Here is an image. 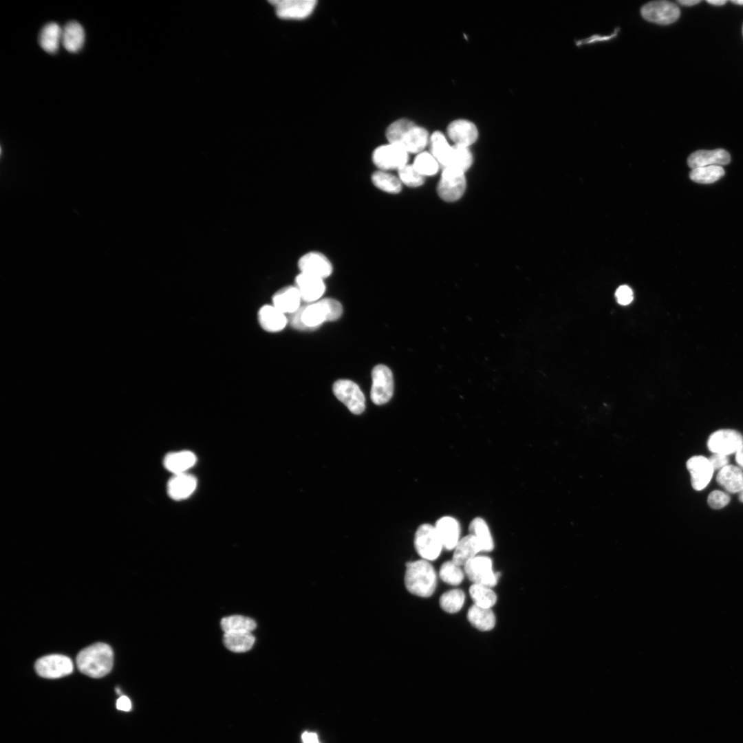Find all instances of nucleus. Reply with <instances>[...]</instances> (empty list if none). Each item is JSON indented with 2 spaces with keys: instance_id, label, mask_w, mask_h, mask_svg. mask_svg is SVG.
<instances>
[{
  "instance_id": "72a5a7b5",
  "label": "nucleus",
  "mask_w": 743,
  "mask_h": 743,
  "mask_svg": "<svg viewBox=\"0 0 743 743\" xmlns=\"http://www.w3.org/2000/svg\"><path fill=\"white\" fill-rule=\"evenodd\" d=\"M473 155L469 147L454 144L452 146L446 166L458 171L465 172L473 163Z\"/></svg>"
},
{
  "instance_id": "c756f323",
  "label": "nucleus",
  "mask_w": 743,
  "mask_h": 743,
  "mask_svg": "<svg viewBox=\"0 0 743 743\" xmlns=\"http://www.w3.org/2000/svg\"><path fill=\"white\" fill-rule=\"evenodd\" d=\"M223 641L225 647L230 651L241 653L252 647L255 638L252 632H226L224 634Z\"/></svg>"
},
{
  "instance_id": "f8f14e48",
  "label": "nucleus",
  "mask_w": 743,
  "mask_h": 743,
  "mask_svg": "<svg viewBox=\"0 0 743 743\" xmlns=\"http://www.w3.org/2000/svg\"><path fill=\"white\" fill-rule=\"evenodd\" d=\"M642 17L647 21L660 25H669L680 17V11L674 3L665 0L650 1L640 10Z\"/></svg>"
},
{
  "instance_id": "ddd939ff",
  "label": "nucleus",
  "mask_w": 743,
  "mask_h": 743,
  "mask_svg": "<svg viewBox=\"0 0 743 743\" xmlns=\"http://www.w3.org/2000/svg\"><path fill=\"white\" fill-rule=\"evenodd\" d=\"M743 444L742 435L733 429H720L710 435L707 447L713 453L728 455L735 453Z\"/></svg>"
},
{
  "instance_id": "f704fd0d",
  "label": "nucleus",
  "mask_w": 743,
  "mask_h": 743,
  "mask_svg": "<svg viewBox=\"0 0 743 743\" xmlns=\"http://www.w3.org/2000/svg\"><path fill=\"white\" fill-rule=\"evenodd\" d=\"M221 627L224 633L238 632H252L256 628V623L254 620L247 616L233 615L223 618L221 621Z\"/></svg>"
},
{
  "instance_id": "2f4dec72",
  "label": "nucleus",
  "mask_w": 743,
  "mask_h": 743,
  "mask_svg": "<svg viewBox=\"0 0 743 743\" xmlns=\"http://www.w3.org/2000/svg\"><path fill=\"white\" fill-rule=\"evenodd\" d=\"M371 181L378 189L389 194L399 193L402 189V184L398 175L389 171L377 170L371 175Z\"/></svg>"
},
{
  "instance_id": "f257e3e1",
  "label": "nucleus",
  "mask_w": 743,
  "mask_h": 743,
  "mask_svg": "<svg viewBox=\"0 0 743 743\" xmlns=\"http://www.w3.org/2000/svg\"><path fill=\"white\" fill-rule=\"evenodd\" d=\"M342 313L343 307L339 301L332 298H323L301 305L297 311L288 315V319L295 330H314L324 322L338 319Z\"/></svg>"
},
{
  "instance_id": "79ce46f5",
  "label": "nucleus",
  "mask_w": 743,
  "mask_h": 743,
  "mask_svg": "<svg viewBox=\"0 0 743 743\" xmlns=\"http://www.w3.org/2000/svg\"><path fill=\"white\" fill-rule=\"evenodd\" d=\"M730 501L729 495L722 491H713L708 496L709 506L713 509H720L726 506Z\"/></svg>"
},
{
  "instance_id": "4be33fe9",
  "label": "nucleus",
  "mask_w": 743,
  "mask_h": 743,
  "mask_svg": "<svg viewBox=\"0 0 743 743\" xmlns=\"http://www.w3.org/2000/svg\"><path fill=\"white\" fill-rule=\"evenodd\" d=\"M443 548L447 550H454L460 541V526L458 521L451 516L440 517L434 526Z\"/></svg>"
},
{
  "instance_id": "a18cd8bd",
  "label": "nucleus",
  "mask_w": 743,
  "mask_h": 743,
  "mask_svg": "<svg viewBox=\"0 0 743 743\" xmlns=\"http://www.w3.org/2000/svg\"><path fill=\"white\" fill-rule=\"evenodd\" d=\"M132 705L131 700L126 696H121L116 701V708L123 711H129Z\"/></svg>"
},
{
  "instance_id": "1a4fd4ad",
  "label": "nucleus",
  "mask_w": 743,
  "mask_h": 743,
  "mask_svg": "<svg viewBox=\"0 0 743 743\" xmlns=\"http://www.w3.org/2000/svg\"><path fill=\"white\" fill-rule=\"evenodd\" d=\"M334 396L354 414H360L365 408V398L361 389L354 382L341 379L332 387Z\"/></svg>"
},
{
  "instance_id": "473e14b6",
  "label": "nucleus",
  "mask_w": 743,
  "mask_h": 743,
  "mask_svg": "<svg viewBox=\"0 0 743 743\" xmlns=\"http://www.w3.org/2000/svg\"><path fill=\"white\" fill-rule=\"evenodd\" d=\"M430 153L441 166L444 168L450 156L451 146L444 135L440 131H434L429 138Z\"/></svg>"
},
{
  "instance_id": "2eb2a0df",
  "label": "nucleus",
  "mask_w": 743,
  "mask_h": 743,
  "mask_svg": "<svg viewBox=\"0 0 743 743\" xmlns=\"http://www.w3.org/2000/svg\"><path fill=\"white\" fill-rule=\"evenodd\" d=\"M300 272H303L325 279L333 272V266L323 253L312 250L303 254L298 260Z\"/></svg>"
},
{
  "instance_id": "20e7f679",
  "label": "nucleus",
  "mask_w": 743,
  "mask_h": 743,
  "mask_svg": "<svg viewBox=\"0 0 743 743\" xmlns=\"http://www.w3.org/2000/svg\"><path fill=\"white\" fill-rule=\"evenodd\" d=\"M404 581L407 590L411 594L429 597L435 590L437 576L429 561L422 559L406 563Z\"/></svg>"
},
{
  "instance_id": "5fc2aeb1",
  "label": "nucleus",
  "mask_w": 743,
  "mask_h": 743,
  "mask_svg": "<svg viewBox=\"0 0 743 743\" xmlns=\"http://www.w3.org/2000/svg\"><path fill=\"white\" fill-rule=\"evenodd\" d=\"M742 33H743V26H742Z\"/></svg>"
},
{
  "instance_id": "37998d69",
  "label": "nucleus",
  "mask_w": 743,
  "mask_h": 743,
  "mask_svg": "<svg viewBox=\"0 0 743 743\" xmlns=\"http://www.w3.org/2000/svg\"><path fill=\"white\" fill-rule=\"evenodd\" d=\"M615 297L619 304L626 305L632 301L633 292L629 286L623 285L617 288Z\"/></svg>"
},
{
  "instance_id": "39448f33",
  "label": "nucleus",
  "mask_w": 743,
  "mask_h": 743,
  "mask_svg": "<svg viewBox=\"0 0 743 743\" xmlns=\"http://www.w3.org/2000/svg\"><path fill=\"white\" fill-rule=\"evenodd\" d=\"M409 153L398 144L387 143L376 147L372 155V160L378 170L390 171L398 170L407 164Z\"/></svg>"
},
{
  "instance_id": "7ed1b4c3",
  "label": "nucleus",
  "mask_w": 743,
  "mask_h": 743,
  "mask_svg": "<svg viewBox=\"0 0 743 743\" xmlns=\"http://www.w3.org/2000/svg\"><path fill=\"white\" fill-rule=\"evenodd\" d=\"M78 670L91 678H98L110 672L114 664V653L106 643H96L83 649L76 659Z\"/></svg>"
},
{
  "instance_id": "c03bdc74",
  "label": "nucleus",
  "mask_w": 743,
  "mask_h": 743,
  "mask_svg": "<svg viewBox=\"0 0 743 743\" xmlns=\"http://www.w3.org/2000/svg\"><path fill=\"white\" fill-rule=\"evenodd\" d=\"M708 459H709V460L713 470H719L720 471L722 469H723L724 466L728 465V462H729V458H728V457L726 455L719 454V453H713Z\"/></svg>"
},
{
  "instance_id": "5701e85b",
  "label": "nucleus",
  "mask_w": 743,
  "mask_h": 743,
  "mask_svg": "<svg viewBox=\"0 0 743 743\" xmlns=\"http://www.w3.org/2000/svg\"><path fill=\"white\" fill-rule=\"evenodd\" d=\"M301 301L300 293L295 286L281 288L272 298V305L287 316L300 308Z\"/></svg>"
},
{
  "instance_id": "58836bf2",
  "label": "nucleus",
  "mask_w": 743,
  "mask_h": 743,
  "mask_svg": "<svg viewBox=\"0 0 743 743\" xmlns=\"http://www.w3.org/2000/svg\"><path fill=\"white\" fill-rule=\"evenodd\" d=\"M439 163L430 152L422 151L417 154L412 165L422 176L435 175L439 169Z\"/></svg>"
},
{
  "instance_id": "bb28decb",
  "label": "nucleus",
  "mask_w": 743,
  "mask_h": 743,
  "mask_svg": "<svg viewBox=\"0 0 743 743\" xmlns=\"http://www.w3.org/2000/svg\"><path fill=\"white\" fill-rule=\"evenodd\" d=\"M716 481L726 491L740 493L743 488L742 470L738 466L728 464L719 471Z\"/></svg>"
},
{
  "instance_id": "603ef678",
  "label": "nucleus",
  "mask_w": 743,
  "mask_h": 743,
  "mask_svg": "<svg viewBox=\"0 0 743 743\" xmlns=\"http://www.w3.org/2000/svg\"><path fill=\"white\" fill-rule=\"evenodd\" d=\"M739 499L740 502H743V488L739 493Z\"/></svg>"
},
{
  "instance_id": "ea45409f",
  "label": "nucleus",
  "mask_w": 743,
  "mask_h": 743,
  "mask_svg": "<svg viewBox=\"0 0 743 743\" xmlns=\"http://www.w3.org/2000/svg\"><path fill=\"white\" fill-rule=\"evenodd\" d=\"M439 575L444 582L452 585L460 584L464 577L461 568L452 560L445 561L442 564Z\"/></svg>"
},
{
  "instance_id": "9b49d317",
  "label": "nucleus",
  "mask_w": 743,
  "mask_h": 743,
  "mask_svg": "<svg viewBox=\"0 0 743 743\" xmlns=\"http://www.w3.org/2000/svg\"><path fill=\"white\" fill-rule=\"evenodd\" d=\"M34 667L40 676L54 679L72 674L74 665L72 660L65 655L50 654L39 658Z\"/></svg>"
},
{
  "instance_id": "7c9ffc66",
  "label": "nucleus",
  "mask_w": 743,
  "mask_h": 743,
  "mask_svg": "<svg viewBox=\"0 0 743 743\" xmlns=\"http://www.w3.org/2000/svg\"><path fill=\"white\" fill-rule=\"evenodd\" d=\"M469 532L479 543L482 551L490 552L493 550V539L484 519L479 517L474 518L469 524Z\"/></svg>"
},
{
  "instance_id": "3c124183",
  "label": "nucleus",
  "mask_w": 743,
  "mask_h": 743,
  "mask_svg": "<svg viewBox=\"0 0 743 743\" xmlns=\"http://www.w3.org/2000/svg\"><path fill=\"white\" fill-rule=\"evenodd\" d=\"M731 3H735V4H737V5H740V6H743V0H733V1H731Z\"/></svg>"
},
{
  "instance_id": "c9c22d12",
  "label": "nucleus",
  "mask_w": 743,
  "mask_h": 743,
  "mask_svg": "<svg viewBox=\"0 0 743 743\" xmlns=\"http://www.w3.org/2000/svg\"><path fill=\"white\" fill-rule=\"evenodd\" d=\"M469 594L474 605L491 608L497 601V595L491 588L473 583L469 588Z\"/></svg>"
},
{
  "instance_id": "c85d7f7f",
  "label": "nucleus",
  "mask_w": 743,
  "mask_h": 743,
  "mask_svg": "<svg viewBox=\"0 0 743 743\" xmlns=\"http://www.w3.org/2000/svg\"><path fill=\"white\" fill-rule=\"evenodd\" d=\"M467 618L474 627L482 632L490 631L495 625V616L491 608L473 605L468 610Z\"/></svg>"
},
{
  "instance_id": "0eeeda50",
  "label": "nucleus",
  "mask_w": 743,
  "mask_h": 743,
  "mask_svg": "<svg viewBox=\"0 0 743 743\" xmlns=\"http://www.w3.org/2000/svg\"><path fill=\"white\" fill-rule=\"evenodd\" d=\"M466 182L464 173L449 167L443 168L437 187L440 197L446 202H455L464 194Z\"/></svg>"
},
{
  "instance_id": "a211bd4d",
  "label": "nucleus",
  "mask_w": 743,
  "mask_h": 743,
  "mask_svg": "<svg viewBox=\"0 0 743 743\" xmlns=\"http://www.w3.org/2000/svg\"><path fill=\"white\" fill-rule=\"evenodd\" d=\"M448 136L455 144L469 147L478 138V130L476 125L466 119H457L448 125Z\"/></svg>"
},
{
  "instance_id": "f03ea898",
  "label": "nucleus",
  "mask_w": 743,
  "mask_h": 743,
  "mask_svg": "<svg viewBox=\"0 0 743 743\" xmlns=\"http://www.w3.org/2000/svg\"><path fill=\"white\" fill-rule=\"evenodd\" d=\"M386 137L389 143L400 145L409 153H419L429 142L428 131L407 118L395 120L387 127Z\"/></svg>"
},
{
  "instance_id": "423d86ee",
  "label": "nucleus",
  "mask_w": 743,
  "mask_h": 743,
  "mask_svg": "<svg viewBox=\"0 0 743 743\" xmlns=\"http://www.w3.org/2000/svg\"><path fill=\"white\" fill-rule=\"evenodd\" d=\"M414 546L421 558L429 561L436 559L444 548L435 526L429 524H421L417 528Z\"/></svg>"
},
{
  "instance_id": "e433bc0d",
  "label": "nucleus",
  "mask_w": 743,
  "mask_h": 743,
  "mask_svg": "<svg viewBox=\"0 0 743 743\" xmlns=\"http://www.w3.org/2000/svg\"><path fill=\"white\" fill-rule=\"evenodd\" d=\"M724 175L722 166H707L691 169L690 179L697 183L711 184L720 180Z\"/></svg>"
},
{
  "instance_id": "412c9836",
  "label": "nucleus",
  "mask_w": 743,
  "mask_h": 743,
  "mask_svg": "<svg viewBox=\"0 0 743 743\" xmlns=\"http://www.w3.org/2000/svg\"><path fill=\"white\" fill-rule=\"evenodd\" d=\"M197 484V479L191 474H176L167 483V493L174 500L185 499L195 491Z\"/></svg>"
},
{
  "instance_id": "6ab92c4d",
  "label": "nucleus",
  "mask_w": 743,
  "mask_h": 743,
  "mask_svg": "<svg viewBox=\"0 0 743 743\" xmlns=\"http://www.w3.org/2000/svg\"><path fill=\"white\" fill-rule=\"evenodd\" d=\"M731 161L728 151L723 149L713 150H698L692 153L687 159L690 168L695 169L707 166H722Z\"/></svg>"
},
{
  "instance_id": "8fccbe9b",
  "label": "nucleus",
  "mask_w": 743,
  "mask_h": 743,
  "mask_svg": "<svg viewBox=\"0 0 743 743\" xmlns=\"http://www.w3.org/2000/svg\"><path fill=\"white\" fill-rule=\"evenodd\" d=\"M707 2L711 4V5H713V6H722V5H724V3H726V1H725V0H708V1H707Z\"/></svg>"
},
{
  "instance_id": "a19ab883",
  "label": "nucleus",
  "mask_w": 743,
  "mask_h": 743,
  "mask_svg": "<svg viewBox=\"0 0 743 743\" xmlns=\"http://www.w3.org/2000/svg\"><path fill=\"white\" fill-rule=\"evenodd\" d=\"M398 177L402 185L418 187L424 184V177L416 170L412 164H406L398 171Z\"/></svg>"
},
{
  "instance_id": "a878e982",
  "label": "nucleus",
  "mask_w": 743,
  "mask_h": 743,
  "mask_svg": "<svg viewBox=\"0 0 743 743\" xmlns=\"http://www.w3.org/2000/svg\"><path fill=\"white\" fill-rule=\"evenodd\" d=\"M85 39V30L77 21H69L62 28L61 44L69 52L79 51L84 44Z\"/></svg>"
},
{
  "instance_id": "393cba45",
  "label": "nucleus",
  "mask_w": 743,
  "mask_h": 743,
  "mask_svg": "<svg viewBox=\"0 0 743 743\" xmlns=\"http://www.w3.org/2000/svg\"><path fill=\"white\" fill-rule=\"evenodd\" d=\"M476 539L471 534L460 539L454 548L452 561L458 566H464L481 552Z\"/></svg>"
},
{
  "instance_id": "4468645a",
  "label": "nucleus",
  "mask_w": 743,
  "mask_h": 743,
  "mask_svg": "<svg viewBox=\"0 0 743 743\" xmlns=\"http://www.w3.org/2000/svg\"><path fill=\"white\" fill-rule=\"evenodd\" d=\"M270 3L275 8L278 17L287 20H301L312 14L317 1L315 0H279Z\"/></svg>"
},
{
  "instance_id": "09e8293b",
  "label": "nucleus",
  "mask_w": 743,
  "mask_h": 743,
  "mask_svg": "<svg viewBox=\"0 0 743 743\" xmlns=\"http://www.w3.org/2000/svg\"><path fill=\"white\" fill-rule=\"evenodd\" d=\"M700 0H679L678 3L685 6H691L700 3Z\"/></svg>"
},
{
  "instance_id": "dca6fc26",
  "label": "nucleus",
  "mask_w": 743,
  "mask_h": 743,
  "mask_svg": "<svg viewBox=\"0 0 743 743\" xmlns=\"http://www.w3.org/2000/svg\"><path fill=\"white\" fill-rule=\"evenodd\" d=\"M294 282L302 301L305 303L320 300L325 291L324 279L314 275L299 272Z\"/></svg>"
},
{
  "instance_id": "b1692460",
  "label": "nucleus",
  "mask_w": 743,
  "mask_h": 743,
  "mask_svg": "<svg viewBox=\"0 0 743 743\" xmlns=\"http://www.w3.org/2000/svg\"><path fill=\"white\" fill-rule=\"evenodd\" d=\"M197 462L196 455L190 451H180L166 454L164 458V468L174 475L184 473Z\"/></svg>"
},
{
  "instance_id": "864d4df0",
  "label": "nucleus",
  "mask_w": 743,
  "mask_h": 743,
  "mask_svg": "<svg viewBox=\"0 0 743 743\" xmlns=\"http://www.w3.org/2000/svg\"><path fill=\"white\" fill-rule=\"evenodd\" d=\"M116 692H117V693H118V694H120L121 691H120V689H119L118 688H116Z\"/></svg>"
},
{
  "instance_id": "9d476101",
  "label": "nucleus",
  "mask_w": 743,
  "mask_h": 743,
  "mask_svg": "<svg viewBox=\"0 0 743 743\" xmlns=\"http://www.w3.org/2000/svg\"><path fill=\"white\" fill-rule=\"evenodd\" d=\"M464 570L473 583L489 588L497 585L499 574L493 570V562L488 557H475L464 566Z\"/></svg>"
},
{
  "instance_id": "de8ad7c7",
  "label": "nucleus",
  "mask_w": 743,
  "mask_h": 743,
  "mask_svg": "<svg viewBox=\"0 0 743 743\" xmlns=\"http://www.w3.org/2000/svg\"><path fill=\"white\" fill-rule=\"evenodd\" d=\"M735 461L742 470H743V444L735 452Z\"/></svg>"
},
{
  "instance_id": "cd10ccee",
  "label": "nucleus",
  "mask_w": 743,
  "mask_h": 743,
  "mask_svg": "<svg viewBox=\"0 0 743 743\" xmlns=\"http://www.w3.org/2000/svg\"><path fill=\"white\" fill-rule=\"evenodd\" d=\"M62 28L54 22L45 25L40 31L39 43L41 48L48 53H55L61 44Z\"/></svg>"
},
{
  "instance_id": "aec40b11",
  "label": "nucleus",
  "mask_w": 743,
  "mask_h": 743,
  "mask_svg": "<svg viewBox=\"0 0 743 743\" xmlns=\"http://www.w3.org/2000/svg\"><path fill=\"white\" fill-rule=\"evenodd\" d=\"M257 316L261 328L268 332H280L288 323V316L272 304L261 306L258 311Z\"/></svg>"
},
{
  "instance_id": "4c0bfd02",
  "label": "nucleus",
  "mask_w": 743,
  "mask_h": 743,
  "mask_svg": "<svg viewBox=\"0 0 743 743\" xmlns=\"http://www.w3.org/2000/svg\"><path fill=\"white\" fill-rule=\"evenodd\" d=\"M465 601V594L460 589H453L444 592L440 598V605L446 612L453 614L459 612Z\"/></svg>"
},
{
  "instance_id": "6e6552de",
  "label": "nucleus",
  "mask_w": 743,
  "mask_h": 743,
  "mask_svg": "<svg viewBox=\"0 0 743 743\" xmlns=\"http://www.w3.org/2000/svg\"><path fill=\"white\" fill-rule=\"evenodd\" d=\"M372 401L376 405L387 403L394 393V378L391 369L386 365H378L372 369Z\"/></svg>"
},
{
  "instance_id": "49530a36",
  "label": "nucleus",
  "mask_w": 743,
  "mask_h": 743,
  "mask_svg": "<svg viewBox=\"0 0 743 743\" xmlns=\"http://www.w3.org/2000/svg\"><path fill=\"white\" fill-rule=\"evenodd\" d=\"M303 743H320L317 735L314 732L305 731L302 734Z\"/></svg>"
},
{
  "instance_id": "f3484780",
  "label": "nucleus",
  "mask_w": 743,
  "mask_h": 743,
  "mask_svg": "<svg viewBox=\"0 0 743 743\" xmlns=\"http://www.w3.org/2000/svg\"><path fill=\"white\" fill-rule=\"evenodd\" d=\"M690 473L692 487L696 491L704 488L711 480L713 469L709 459L702 455H695L687 462Z\"/></svg>"
}]
</instances>
